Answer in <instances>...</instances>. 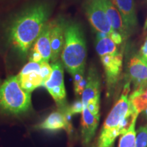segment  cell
I'll return each mask as SVG.
<instances>
[{"label":"cell","mask_w":147,"mask_h":147,"mask_svg":"<svg viewBox=\"0 0 147 147\" xmlns=\"http://www.w3.org/2000/svg\"><path fill=\"white\" fill-rule=\"evenodd\" d=\"M53 5L48 1H38L18 13L9 25L8 43L21 58L25 59L37 38L49 21Z\"/></svg>","instance_id":"6da1fadb"},{"label":"cell","mask_w":147,"mask_h":147,"mask_svg":"<svg viewBox=\"0 0 147 147\" xmlns=\"http://www.w3.org/2000/svg\"><path fill=\"white\" fill-rule=\"evenodd\" d=\"M87 55V42L82 25L76 21H65V40L61 55L63 67L71 75L85 70Z\"/></svg>","instance_id":"7a4b0ae2"},{"label":"cell","mask_w":147,"mask_h":147,"mask_svg":"<svg viewBox=\"0 0 147 147\" xmlns=\"http://www.w3.org/2000/svg\"><path fill=\"white\" fill-rule=\"evenodd\" d=\"M32 107V93L22 89L16 76L5 79L0 84V110L9 115L23 114Z\"/></svg>","instance_id":"3957f363"},{"label":"cell","mask_w":147,"mask_h":147,"mask_svg":"<svg viewBox=\"0 0 147 147\" xmlns=\"http://www.w3.org/2000/svg\"><path fill=\"white\" fill-rule=\"evenodd\" d=\"M130 91V82H127L122 95L110 112L103 126L96 147H113L115 140L120 135L119 128L122 119L129 109L128 94Z\"/></svg>","instance_id":"277c9868"},{"label":"cell","mask_w":147,"mask_h":147,"mask_svg":"<svg viewBox=\"0 0 147 147\" xmlns=\"http://www.w3.org/2000/svg\"><path fill=\"white\" fill-rule=\"evenodd\" d=\"M52 73L43 87L52 96L60 111L63 112L67 108L66 104V91L64 84L63 65L61 61L51 63Z\"/></svg>","instance_id":"5b68a950"},{"label":"cell","mask_w":147,"mask_h":147,"mask_svg":"<svg viewBox=\"0 0 147 147\" xmlns=\"http://www.w3.org/2000/svg\"><path fill=\"white\" fill-rule=\"evenodd\" d=\"M84 10L90 24L97 32L109 34L114 30L101 0H87Z\"/></svg>","instance_id":"8992f818"},{"label":"cell","mask_w":147,"mask_h":147,"mask_svg":"<svg viewBox=\"0 0 147 147\" xmlns=\"http://www.w3.org/2000/svg\"><path fill=\"white\" fill-rule=\"evenodd\" d=\"M51 21H49L29 51V61L49 63L51 59Z\"/></svg>","instance_id":"52a82bcc"},{"label":"cell","mask_w":147,"mask_h":147,"mask_svg":"<svg viewBox=\"0 0 147 147\" xmlns=\"http://www.w3.org/2000/svg\"><path fill=\"white\" fill-rule=\"evenodd\" d=\"M123 54L107 55L100 57L104 71H105L107 94L110 96L113 93L116 84L120 76L123 67Z\"/></svg>","instance_id":"ba28073f"},{"label":"cell","mask_w":147,"mask_h":147,"mask_svg":"<svg viewBox=\"0 0 147 147\" xmlns=\"http://www.w3.org/2000/svg\"><path fill=\"white\" fill-rule=\"evenodd\" d=\"M16 76L22 89L29 93L37 88L43 87L45 84L40 73L39 63L29 61Z\"/></svg>","instance_id":"9c48e42d"},{"label":"cell","mask_w":147,"mask_h":147,"mask_svg":"<svg viewBox=\"0 0 147 147\" xmlns=\"http://www.w3.org/2000/svg\"><path fill=\"white\" fill-rule=\"evenodd\" d=\"M128 71L134 84V91H144L147 88V63L139 56H134L129 61Z\"/></svg>","instance_id":"30bf717a"},{"label":"cell","mask_w":147,"mask_h":147,"mask_svg":"<svg viewBox=\"0 0 147 147\" xmlns=\"http://www.w3.org/2000/svg\"><path fill=\"white\" fill-rule=\"evenodd\" d=\"M51 21V63L59 60L65 40V21L59 17Z\"/></svg>","instance_id":"8fae6325"},{"label":"cell","mask_w":147,"mask_h":147,"mask_svg":"<svg viewBox=\"0 0 147 147\" xmlns=\"http://www.w3.org/2000/svg\"><path fill=\"white\" fill-rule=\"evenodd\" d=\"M122 16L129 34L131 35L138 27V18L134 0H110Z\"/></svg>","instance_id":"7c38bea8"},{"label":"cell","mask_w":147,"mask_h":147,"mask_svg":"<svg viewBox=\"0 0 147 147\" xmlns=\"http://www.w3.org/2000/svg\"><path fill=\"white\" fill-rule=\"evenodd\" d=\"M87 84L82 93V102L84 108L91 100H100L101 80L98 71L94 66L89 68L87 75Z\"/></svg>","instance_id":"4fadbf2b"},{"label":"cell","mask_w":147,"mask_h":147,"mask_svg":"<svg viewBox=\"0 0 147 147\" xmlns=\"http://www.w3.org/2000/svg\"><path fill=\"white\" fill-rule=\"evenodd\" d=\"M100 116H95L84 107L82 113L81 137L84 144H89L94 137L98 126Z\"/></svg>","instance_id":"5bb4252c"},{"label":"cell","mask_w":147,"mask_h":147,"mask_svg":"<svg viewBox=\"0 0 147 147\" xmlns=\"http://www.w3.org/2000/svg\"><path fill=\"white\" fill-rule=\"evenodd\" d=\"M101 1L113 29L121 33L125 40L127 39L130 35L125 25L120 12L110 0H101Z\"/></svg>","instance_id":"9a60e30c"},{"label":"cell","mask_w":147,"mask_h":147,"mask_svg":"<svg viewBox=\"0 0 147 147\" xmlns=\"http://www.w3.org/2000/svg\"><path fill=\"white\" fill-rule=\"evenodd\" d=\"M37 128L49 131H57L60 129H65L71 131V123L67 122L63 113L61 111L53 112L43 122L38 125Z\"/></svg>","instance_id":"2e32d148"},{"label":"cell","mask_w":147,"mask_h":147,"mask_svg":"<svg viewBox=\"0 0 147 147\" xmlns=\"http://www.w3.org/2000/svg\"><path fill=\"white\" fill-rule=\"evenodd\" d=\"M95 50L100 57L104 55H117L120 53L117 46L108 36L103 38H96Z\"/></svg>","instance_id":"e0dca14e"},{"label":"cell","mask_w":147,"mask_h":147,"mask_svg":"<svg viewBox=\"0 0 147 147\" xmlns=\"http://www.w3.org/2000/svg\"><path fill=\"white\" fill-rule=\"evenodd\" d=\"M129 100L132 107L138 113L144 111L147 108V88L142 92L134 91Z\"/></svg>","instance_id":"ac0fdd59"},{"label":"cell","mask_w":147,"mask_h":147,"mask_svg":"<svg viewBox=\"0 0 147 147\" xmlns=\"http://www.w3.org/2000/svg\"><path fill=\"white\" fill-rule=\"evenodd\" d=\"M138 115L139 113L136 110L132 107L131 105L130 106L129 109L121 122L120 128H119V133L121 135H123L128 131L129 129L131 127L134 121L137 119Z\"/></svg>","instance_id":"d6986e66"},{"label":"cell","mask_w":147,"mask_h":147,"mask_svg":"<svg viewBox=\"0 0 147 147\" xmlns=\"http://www.w3.org/2000/svg\"><path fill=\"white\" fill-rule=\"evenodd\" d=\"M136 120L134 121L131 127L129 129L128 131L123 134L120 140H119V147H136V132L135 127Z\"/></svg>","instance_id":"ffe728a7"},{"label":"cell","mask_w":147,"mask_h":147,"mask_svg":"<svg viewBox=\"0 0 147 147\" xmlns=\"http://www.w3.org/2000/svg\"><path fill=\"white\" fill-rule=\"evenodd\" d=\"M136 147H147V125L137 130Z\"/></svg>","instance_id":"44dd1931"},{"label":"cell","mask_w":147,"mask_h":147,"mask_svg":"<svg viewBox=\"0 0 147 147\" xmlns=\"http://www.w3.org/2000/svg\"><path fill=\"white\" fill-rule=\"evenodd\" d=\"M84 109V106L81 100H77L71 104V106H67L66 110L71 115H74L75 114H78L82 113Z\"/></svg>","instance_id":"7402d4cb"},{"label":"cell","mask_w":147,"mask_h":147,"mask_svg":"<svg viewBox=\"0 0 147 147\" xmlns=\"http://www.w3.org/2000/svg\"><path fill=\"white\" fill-rule=\"evenodd\" d=\"M40 73L45 83V82L49 78L52 73V67L51 64H49L48 62H42L40 63Z\"/></svg>","instance_id":"603a6c76"},{"label":"cell","mask_w":147,"mask_h":147,"mask_svg":"<svg viewBox=\"0 0 147 147\" xmlns=\"http://www.w3.org/2000/svg\"><path fill=\"white\" fill-rule=\"evenodd\" d=\"M100 100H94L89 101L86 106L88 110L95 116H100Z\"/></svg>","instance_id":"cb8c5ba5"},{"label":"cell","mask_w":147,"mask_h":147,"mask_svg":"<svg viewBox=\"0 0 147 147\" xmlns=\"http://www.w3.org/2000/svg\"><path fill=\"white\" fill-rule=\"evenodd\" d=\"M108 37H109L110 39L112 40V41L117 46L121 45L123 43V42L125 40L122 34L116 30H113V32H110L108 34Z\"/></svg>","instance_id":"d4e9b609"},{"label":"cell","mask_w":147,"mask_h":147,"mask_svg":"<svg viewBox=\"0 0 147 147\" xmlns=\"http://www.w3.org/2000/svg\"><path fill=\"white\" fill-rule=\"evenodd\" d=\"M139 57L147 63V38L145 39L144 43L140 48Z\"/></svg>","instance_id":"484cf974"},{"label":"cell","mask_w":147,"mask_h":147,"mask_svg":"<svg viewBox=\"0 0 147 147\" xmlns=\"http://www.w3.org/2000/svg\"><path fill=\"white\" fill-rule=\"evenodd\" d=\"M145 115L147 116V108H146V110H145Z\"/></svg>","instance_id":"4316f807"}]
</instances>
